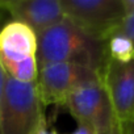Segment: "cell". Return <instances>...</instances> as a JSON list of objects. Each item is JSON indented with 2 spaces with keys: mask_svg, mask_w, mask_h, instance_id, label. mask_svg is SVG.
<instances>
[{
  "mask_svg": "<svg viewBox=\"0 0 134 134\" xmlns=\"http://www.w3.org/2000/svg\"><path fill=\"white\" fill-rule=\"evenodd\" d=\"M122 3H124V7H125L126 12L134 11V0H122Z\"/></svg>",
  "mask_w": 134,
  "mask_h": 134,
  "instance_id": "obj_17",
  "label": "cell"
},
{
  "mask_svg": "<svg viewBox=\"0 0 134 134\" xmlns=\"http://www.w3.org/2000/svg\"><path fill=\"white\" fill-rule=\"evenodd\" d=\"M0 11L8 12L15 21L26 24L36 34L66 19L63 7L57 0H4L0 2Z\"/></svg>",
  "mask_w": 134,
  "mask_h": 134,
  "instance_id": "obj_7",
  "label": "cell"
},
{
  "mask_svg": "<svg viewBox=\"0 0 134 134\" xmlns=\"http://www.w3.org/2000/svg\"><path fill=\"white\" fill-rule=\"evenodd\" d=\"M112 34H122L127 37L133 43H134V11L126 12L118 26L113 30ZM110 34V36H112Z\"/></svg>",
  "mask_w": 134,
  "mask_h": 134,
  "instance_id": "obj_11",
  "label": "cell"
},
{
  "mask_svg": "<svg viewBox=\"0 0 134 134\" xmlns=\"http://www.w3.org/2000/svg\"><path fill=\"white\" fill-rule=\"evenodd\" d=\"M100 76L116 120L122 127L134 117V59L130 62L108 59Z\"/></svg>",
  "mask_w": 134,
  "mask_h": 134,
  "instance_id": "obj_6",
  "label": "cell"
},
{
  "mask_svg": "<svg viewBox=\"0 0 134 134\" xmlns=\"http://www.w3.org/2000/svg\"><path fill=\"white\" fill-rule=\"evenodd\" d=\"M5 75L20 83H36L38 76V64L36 57H29L19 62L2 64Z\"/></svg>",
  "mask_w": 134,
  "mask_h": 134,
  "instance_id": "obj_9",
  "label": "cell"
},
{
  "mask_svg": "<svg viewBox=\"0 0 134 134\" xmlns=\"http://www.w3.org/2000/svg\"><path fill=\"white\" fill-rule=\"evenodd\" d=\"M4 79H5V72L3 70L2 64H0V103H2V96H3V88H4Z\"/></svg>",
  "mask_w": 134,
  "mask_h": 134,
  "instance_id": "obj_15",
  "label": "cell"
},
{
  "mask_svg": "<svg viewBox=\"0 0 134 134\" xmlns=\"http://www.w3.org/2000/svg\"><path fill=\"white\" fill-rule=\"evenodd\" d=\"M37 54V34L20 21H9L0 28V64L19 62Z\"/></svg>",
  "mask_w": 134,
  "mask_h": 134,
  "instance_id": "obj_8",
  "label": "cell"
},
{
  "mask_svg": "<svg viewBox=\"0 0 134 134\" xmlns=\"http://www.w3.org/2000/svg\"><path fill=\"white\" fill-rule=\"evenodd\" d=\"M34 134H60V133H59L55 127L49 126L46 117H43L42 121L40 122V125H38V127H37V130H36Z\"/></svg>",
  "mask_w": 134,
  "mask_h": 134,
  "instance_id": "obj_12",
  "label": "cell"
},
{
  "mask_svg": "<svg viewBox=\"0 0 134 134\" xmlns=\"http://www.w3.org/2000/svg\"><path fill=\"white\" fill-rule=\"evenodd\" d=\"M96 134H124V133H122L121 126L120 125H116L114 127H112V129H109L107 131H101V133H96Z\"/></svg>",
  "mask_w": 134,
  "mask_h": 134,
  "instance_id": "obj_16",
  "label": "cell"
},
{
  "mask_svg": "<svg viewBox=\"0 0 134 134\" xmlns=\"http://www.w3.org/2000/svg\"><path fill=\"white\" fill-rule=\"evenodd\" d=\"M107 54L109 59L117 62H130L134 59V43L122 34H112L107 41Z\"/></svg>",
  "mask_w": 134,
  "mask_h": 134,
  "instance_id": "obj_10",
  "label": "cell"
},
{
  "mask_svg": "<svg viewBox=\"0 0 134 134\" xmlns=\"http://www.w3.org/2000/svg\"><path fill=\"white\" fill-rule=\"evenodd\" d=\"M64 17L91 37L107 41L124 19L122 0H60Z\"/></svg>",
  "mask_w": 134,
  "mask_h": 134,
  "instance_id": "obj_3",
  "label": "cell"
},
{
  "mask_svg": "<svg viewBox=\"0 0 134 134\" xmlns=\"http://www.w3.org/2000/svg\"><path fill=\"white\" fill-rule=\"evenodd\" d=\"M37 82L20 83L5 75L0 103V134H34L45 117Z\"/></svg>",
  "mask_w": 134,
  "mask_h": 134,
  "instance_id": "obj_2",
  "label": "cell"
},
{
  "mask_svg": "<svg viewBox=\"0 0 134 134\" xmlns=\"http://www.w3.org/2000/svg\"><path fill=\"white\" fill-rule=\"evenodd\" d=\"M37 64L76 63L101 72L108 62L105 41L96 40L64 19L37 34Z\"/></svg>",
  "mask_w": 134,
  "mask_h": 134,
  "instance_id": "obj_1",
  "label": "cell"
},
{
  "mask_svg": "<svg viewBox=\"0 0 134 134\" xmlns=\"http://www.w3.org/2000/svg\"><path fill=\"white\" fill-rule=\"evenodd\" d=\"M121 129H122V133L124 134H134V117L131 118V121L129 124H126Z\"/></svg>",
  "mask_w": 134,
  "mask_h": 134,
  "instance_id": "obj_14",
  "label": "cell"
},
{
  "mask_svg": "<svg viewBox=\"0 0 134 134\" xmlns=\"http://www.w3.org/2000/svg\"><path fill=\"white\" fill-rule=\"evenodd\" d=\"M71 134H96L95 130L87 125H82V124H78V127L71 133Z\"/></svg>",
  "mask_w": 134,
  "mask_h": 134,
  "instance_id": "obj_13",
  "label": "cell"
},
{
  "mask_svg": "<svg viewBox=\"0 0 134 134\" xmlns=\"http://www.w3.org/2000/svg\"><path fill=\"white\" fill-rule=\"evenodd\" d=\"M62 107L70 112L78 124L92 127L95 133L107 131L118 125L101 80L79 86L67 96Z\"/></svg>",
  "mask_w": 134,
  "mask_h": 134,
  "instance_id": "obj_4",
  "label": "cell"
},
{
  "mask_svg": "<svg viewBox=\"0 0 134 134\" xmlns=\"http://www.w3.org/2000/svg\"><path fill=\"white\" fill-rule=\"evenodd\" d=\"M101 80L100 72L76 63H49L38 67L37 88L43 107L63 105L75 88Z\"/></svg>",
  "mask_w": 134,
  "mask_h": 134,
  "instance_id": "obj_5",
  "label": "cell"
}]
</instances>
